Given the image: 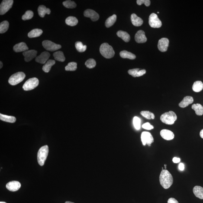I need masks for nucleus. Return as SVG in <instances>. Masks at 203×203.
Returning <instances> with one entry per match:
<instances>
[{
    "instance_id": "1",
    "label": "nucleus",
    "mask_w": 203,
    "mask_h": 203,
    "mask_svg": "<svg viewBox=\"0 0 203 203\" xmlns=\"http://www.w3.org/2000/svg\"><path fill=\"white\" fill-rule=\"evenodd\" d=\"M159 181L161 185L165 189H168L173 183V178L169 171L163 170L159 176Z\"/></svg>"
},
{
    "instance_id": "2",
    "label": "nucleus",
    "mask_w": 203,
    "mask_h": 203,
    "mask_svg": "<svg viewBox=\"0 0 203 203\" xmlns=\"http://www.w3.org/2000/svg\"><path fill=\"white\" fill-rule=\"evenodd\" d=\"M100 52L101 55L107 59L113 58L115 55V52L113 47L107 43H104L101 45Z\"/></svg>"
},
{
    "instance_id": "3",
    "label": "nucleus",
    "mask_w": 203,
    "mask_h": 203,
    "mask_svg": "<svg viewBox=\"0 0 203 203\" xmlns=\"http://www.w3.org/2000/svg\"><path fill=\"white\" fill-rule=\"evenodd\" d=\"M177 119V116L176 114L173 111H171L164 113L160 117V120L162 122L169 125H172L174 124Z\"/></svg>"
},
{
    "instance_id": "4",
    "label": "nucleus",
    "mask_w": 203,
    "mask_h": 203,
    "mask_svg": "<svg viewBox=\"0 0 203 203\" xmlns=\"http://www.w3.org/2000/svg\"><path fill=\"white\" fill-rule=\"evenodd\" d=\"M48 153L49 147L47 145L43 146L39 149L37 153V161L40 166L44 165Z\"/></svg>"
},
{
    "instance_id": "5",
    "label": "nucleus",
    "mask_w": 203,
    "mask_h": 203,
    "mask_svg": "<svg viewBox=\"0 0 203 203\" xmlns=\"http://www.w3.org/2000/svg\"><path fill=\"white\" fill-rule=\"evenodd\" d=\"M25 76V74L24 72H17L10 76L8 80V82L11 85H15L22 82Z\"/></svg>"
},
{
    "instance_id": "6",
    "label": "nucleus",
    "mask_w": 203,
    "mask_h": 203,
    "mask_svg": "<svg viewBox=\"0 0 203 203\" xmlns=\"http://www.w3.org/2000/svg\"><path fill=\"white\" fill-rule=\"evenodd\" d=\"M39 84V79L36 78H33L27 80L23 86L24 90H31L38 86Z\"/></svg>"
},
{
    "instance_id": "7",
    "label": "nucleus",
    "mask_w": 203,
    "mask_h": 203,
    "mask_svg": "<svg viewBox=\"0 0 203 203\" xmlns=\"http://www.w3.org/2000/svg\"><path fill=\"white\" fill-rule=\"evenodd\" d=\"M149 23L150 27L153 28H159L162 27V22L158 16L153 13L149 16Z\"/></svg>"
},
{
    "instance_id": "8",
    "label": "nucleus",
    "mask_w": 203,
    "mask_h": 203,
    "mask_svg": "<svg viewBox=\"0 0 203 203\" xmlns=\"http://www.w3.org/2000/svg\"><path fill=\"white\" fill-rule=\"evenodd\" d=\"M13 0H4L0 5V14L4 15L12 8L13 4Z\"/></svg>"
},
{
    "instance_id": "9",
    "label": "nucleus",
    "mask_w": 203,
    "mask_h": 203,
    "mask_svg": "<svg viewBox=\"0 0 203 203\" xmlns=\"http://www.w3.org/2000/svg\"><path fill=\"white\" fill-rule=\"evenodd\" d=\"M43 47L46 50L50 51H54L61 48L60 44H56L49 40H44L42 42Z\"/></svg>"
},
{
    "instance_id": "10",
    "label": "nucleus",
    "mask_w": 203,
    "mask_h": 203,
    "mask_svg": "<svg viewBox=\"0 0 203 203\" xmlns=\"http://www.w3.org/2000/svg\"><path fill=\"white\" fill-rule=\"evenodd\" d=\"M141 140L143 145L146 144L150 146L151 144L154 142L153 136L150 133L148 132H143L141 135Z\"/></svg>"
},
{
    "instance_id": "11",
    "label": "nucleus",
    "mask_w": 203,
    "mask_h": 203,
    "mask_svg": "<svg viewBox=\"0 0 203 203\" xmlns=\"http://www.w3.org/2000/svg\"><path fill=\"white\" fill-rule=\"evenodd\" d=\"M169 44V40L166 38H163L159 40L158 47L159 50L162 52H165L167 50Z\"/></svg>"
},
{
    "instance_id": "12",
    "label": "nucleus",
    "mask_w": 203,
    "mask_h": 203,
    "mask_svg": "<svg viewBox=\"0 0 203 203\" xmlns=\"http://www.w3.org/2000/svg\"><path fill=\"white\" fill-rule=\"evenodd\" d=\"M84 16L87 17H89L93 21H96L99 18V16L94 10L87 9L84 12Z\"/></svg>"
},
{
    "instance_id": "13",
    "label": "nucleus",
    "mask_w": 203,
    "mask_h": 203,
    "mask_svg": "<svg viewBox=\"0 0 203 203\" xmlns=\"http://www.w3.org/2000/svg\"><path fill=\"white\" fill-rule=\"evenodd\" d=\"M50 53L47 52H43L40 55L37 56L36 61L37 63L44 64H45L50 57Z\"/></svg>"
},
{
    "instance_id": "14",
    "label": "nucleus",
    "mask_w": 203,
    "mask_h": 203,
    "mask_svg": "<svg viewBox=\"0 0 203 203\" xmlns=\"http://www.w3.org/2000/svg\"><path fill=\"white\" fill-rule=\"evenodd\" d=\"M37 53V51L31 50L24 52L23 53V55L24 57V60L26 62H29L36 57Z\"/></svg>"
},
{
    "instance_id": "15",
    "label": "nucleus",
    "mask_w": 203,
    "mask_h": 203,
    "mask_svg": "<svg viewBox=\"0 0 203 203\" xmlns=\"http://www.w3.org/2000/svg\"><path fill=\"white\" fill-rule=\"evenodd\" d=\"M21 187V184L17 181H12L7 184V189L11 191H16L18 190Z\"/></svg>"
},
{
    "instance_id": "16",
    "label": "nucleus",
    "mask_w": 203,
    "mask_h": 203,
    "mask_svg": "<svg viewBox=\"0 0 203 203\" xmlns=\"http://www.w3.org/2000/svg\"><path fill=\"white\" fill-rule=\"evenodd\" d=\"M135 39L136 41L139 43H145L147 40L144 32L142 30H139L136 33Z\"/></svg>"
},
{
    "instance_id": "17",
    "label": "nucleus",
    "mask_w": 203,
    "mask_h": 203,
    "mask_svg": "<svg viewBox=\"0 0 203 203\" xmlns=\"http://www.w3.org/2000/svg\"><path fill=\"white\" fill-rule=\"evenodd\" d=\"M160 135L162 138L167 140H171L174 138V133L169 130H162L160 132Z\"/></svg>"
},
{
    "instance_id": "18",
    "label": "nucleus",
    "mask_w": 203,
    "mask_h": 203,
    "mask_svg": "<svg viewBox=\"0 0 203 203\" xmlns=\"http://www.w3.org/2000/svg\"><path fill=\"white\" fill-rule=\"evenodd\" d=\"M128 73L129 74L134 77H140L144 75L146 73V70L144 69H134L129 70Z\"/></svg>"
},
{
    "instance_id": "19",
    "label": "nucleus",
    "mask_w": 203,
    "mask_h": 203,
    "mask_svg": "<svg viewBox=\"0 0 203 203\" xmlns=\"http://www.w3.org/2000/svg\"><path fill=\"white\" fill-rule=\"evenodd\" d=\"M194 99L192 97L185 96L179 104V106L182 108H184L193 102Z\"/></svg>"
},
{
    "instance_id": "20",
    "label": "nucleus",
    "mask_w": 203,
    "mask_h": 203,
    "mask_svg": "<svg viewBox=\"0 0 203 203\" xmlns=\"http://www.w3.org/2000/svg\"><path fill=\"white\" fill-rule=\"evenodd\" d=\"M28 49L27 45L24 42H21L16 44L13 47V50L16 53L25 52L28 50Z\"/></svg>"
},
{
    "instance_id": "21",
    "label": "nucleus",
    "mask_w": 203,
    "mask_h": 203,
    "mask_svg": "<svg viewBox=\"0 0 203 203\" xmlns=\"http://www.w3.org/2000/svg\"><path fill=\"white\" fill-rule=\"evenodd\" d=\"M132 24L136 27H140L143 24V20L140 17L137 16L135 14H133L131 16Z\"/></svg>"
},
{
    "instance_id": "22",
    "label": "nucleus",
    "mask_w": 203,
    "mask_h": 203,
    "mask_svg": "<svg viewBox=\"0 0 203 203\" xmlns=\"http://www.w3.org/2000/svg\"><path fill=\"white\" fill-rule=\"evenodd\" d=\"M38 12L39 16L41 17H44L46 14H50V10L49 8H47L43 5H40L38 8Z\"/></svg>"
},
{
    "instance_id": "23",
    "label": "nucleus",
    "mask_w": 203,
    "mask_h": 203,
    "mask_svg": "<svg viewBox=\"0 0 203 203\" xmlns=\"http://www.w3.org/2000/svg\"><path fill=\"white\" fill-rule=\"evenodd\" d=\"M193 192L195 196L200 199H203V188L199 186H196L193 189Z\"/></svg>"
},
{
    "instance_id": "24",
    "label": "nucleus",
    "mask_w": 203,
    "mask_h": 203,
    "mask_svg": "<svg viewBox=\"0 0 203 203\" xmlns=\"http://www.w3.org/2000/svg\"><path fill=\"white\" fill-rule=\"evenodd\" d=\"M117 36L126 42H128L130 40V36L128 33L122 30H119L117 33Z\"/></svg>"
},
{
    "instance_id": "25",
    "label": "nucleus",
    "mask_w": 203,
    "mask_h": 203,
    "mask_svg": "<svg viewBox=\"0 0 203 203\" xmlns=\"http://www.w3.org/2000/svg\"><path fill=\"white\" fill-rule=\"evenodd\" d=\"M0 119L2 121L11 123L15 122L16 120V117L14 116L4 115L1 113L0 114Z\"/></svg>"
},
{
    "instance_id": "26",
    "label": "nucleus",
    "mask_w": 203,
    "mask_h": 203,
    "mask_svg": "<svg viewBox=\"0 0 203 203\" xmlns=\"http://www.w3.org/2000/svg\"><path fill=\"white\" fill-rule=\"evenodd\" d=\"M191 108L195 111L196 114L198 116H201L203 114V107L199 104H194Z\"/></svg>"
},
{
    "instance_id": "27",
    "label": "nucleus",
    "mask_w": 203,
    "mask_h": 203,
    "mask_svg": "<svg viewBox=\"0 0 203 203\" xmlns=\"http://www.w3.org/2000/svg\"><path fill=\"white\" fill-rule=\"evenodd\" d=\"M56 63V61L52 59H49L46 62L44 66H43V70L46 73H48L50 70L52 66L54 65Z\"/></svg>"
},
{
    "instance_id": "28",
    "label": "nucleus",
    "mask_w": 203,
    "mask_h": 203,
    "mask_svg": "<svg viewBox=\"0 0 203 203\" xmlns=\"http://www.w3.org/2000/svg\"><path fill=\"white\" fill-rule=\"evenodd\" d=\"M120 56L123 59H134L136 58L135 55L127 50H123L120 52Z\"/></svg>"
},
{
    "instance_id": "29",
    "label": "nucleus",
    "mask_w": 203,
    "mask_h": 203,
    "mask_svg": "<svg viewBox=\"0 0 203 203\" xmlns=\"http://www.w3.org/2000/svg\"><path fill=\"white\" fill-rule=\"evenodd\" d=\"M43 33V30L39 29H35L30 32L28 34V36L30 38H36L40 36Z\"/></svg>"
},
{
    "instance_id": "30",
    "label": "nucleus",
    "mask_w": 203,
    "mask_h": 203,
    "mask_svg": "<svg viewBox=\"0 0 203 203\" xmlns=\"http://www.w3.org/2000/svg\"><path fill=\"white\" fill-rule=\"evenodd\" d=\"M193 91L195 92H199L203 89V84L201 81H196L193 85Z\"/></svg>"
},
{
    "instance_id": "31",
    "label": "nucleus",
    "mask_w": 203,
    "mask_h": 203,
    "mask_svg": "<svg viewBox=\"0 0 203 203\" xmlns=\"http://www.w3.org/2000/svg\"><path fill=\"white\" fill-rule=\"evenodd\" d=\"M117 19V16L114 14L107 19L105 21V26L107 27H111L116 22Z\"/></svg>"
},
{
    "instance_id": "32",
    "label": "nucleus",
    "mask_w": 203,
    "mask_h": 203,
    "mask_svg": "<svg viewBox=\"0 0 203 203\" xmlns=\"http://www.w3.org/2000/svg\"><path fill=\"white\" fill-rule=\"evenodd\" d=\"M66 23L68 25L73 27L77 25L78 23L77 19L75 17L70 16L68 17L66 20Z\"/></svg>"
},
{
    "instance_id": "33",
    "label": "nucleus",
    "mask_w": 203,
    "mask_h": 203,
    "mask_svg": "<svg viewBox=\"0 0 203 203\" xmlns=\"http://www.w3.org/2000/svg\"><path fill=\"white\" fill-rule=\"evenodd\" d=\"M53 56H54L55 59L59 61L64 62L66 59L63 52L61 51H58L54 53Z\"/></svg>"
},
{
    "instance_id": "34",
    "label": "nucleus",
    "mask_w": 203,
    "mask_h": 203,
    "mask_svg": "<svg viewBox=\"0 0 203 203\" xmlns=\"http://www.w3.org/2000/svg\"><path fill=\"white\" fill-rule=\"evenodd\" d=\"M9 27V24L8 21H4L1 23L0 24V33L1 34L5 33L8 30Z\"/></svg>"
},
{
    "instance_id": "35",
    "label": "nucleus",
    "mask_w": 203,
    "mask_h": 203,
    "mask_svg": "<svg viewBox=\"0 0 203 203\" xmlns=\"http://www.w3.org/2000/svg\"><path fill=\"white\" fill-rule=\"evenodd\" d=\"M141 114L143 116L145 117L147 119H154L155 118V115L153 113L148 111H143L141 112Z\"/></svg>"
},
{
    "instance_id": "36",
    "label": "nucleus",
    "mask_w": 203,
    "mask_h": 203,
    "mask_svg": "<svg viewBox=\"0 0 203 203\" xmlns=\"http://www.w3.org/2000/svg\"><path fill=\"white\" fill-rule=\"evenodd\" d=\"M75 45L77 50L80 53H82V52L85 51L86 50L87 46L84 45L81 41H77L75 43Z\"/></svg>"
},
{
    "instance_id": "37",
    "label": "nucleus",
    "mask_w": 203,
    "mask_h": 203,
    "mask_svg": "<svg viewBox=\"0 0 203 203\" xmlns=\"http://www.w3.org/2000/svg\"><path fill=\"white\" fill-rule=\"evenodd\" d=\"M77 63L75 62H70L68 63L67 66L65 67V70L66 71H74L76 70L77 69Z\"/></svg>"
},
{
    "instance_id": "38",
    "label": "nucleus",
    "mask_w": 203,
    "mask_h": 203,
    "mask_svg": "<svg viewBox=\"0 0 203 203\" xmlns=\"http://www.w3.org/2000/svg\"><path fill=\"white\" fill-rule=\"evenodd\" d=\"M64 6L68 8H74L76 7V4L74 1H66L63 3Z\"/></svg>"
},
{
    "instance_id": "39",
    "label": "nucleus",
    "mask_w": 203,
    "mask_h": 203,
    "mask_svg": "<svg viewBox=\"0 0 203 203\" xmlns=\"http://www.w3.org/2000/svg\"><path fill=\"white\" fill-rule=\"evenodd\" d=\"M85 66L89 69H92L95 67L96 66V62L93 59H88L85 62Z\"/></svg>"
},
{
    "instance_id": "40",
    "label": "nucleus",
    "mask_w": 203,
    "mask_h": 203,
    "mask_svg": "<svg viewBox=\"0 0 203 203\" xmlns=\"http://www.w3.org/2000/svg\"><path fill=\"white\" fill-rule=\"evenodd\" d=\"M34 16V13L30 10H28L22 16V19L24 20H30L33 18Z\"/></svg>"
},
{
    "instance_id": "41",
    "label": "nucleus",
    "mask_w": 203,
    "mask_h": 203,
    "mask_svg": "<svg viewBox=\"0 0 203 203\" xmlns=\"http://www.w3.org/2000/svg\"><path fill=\"white\" fill-rule=\"evenodd\" d=\"M133 124L136 130H140L141 127V120L139 117H135L133 119Z\"/></svg>"
},
{
    "instance_id": "42",
    "label": "nucleus",
    "mask_w": 203,
    "mask_h": 203,
    "mask_svg": "<svg viewBox=\"0 0 203 203\" xmlns=\"http://www.w3.org/2000/svg\"><path fill=\"white\" fill-rule=\"evenodd\" d=\"M137 3L139 5H142L144 4L146 7H149L150 4V1L149 0H137Z\"/></svg>"
},
{
    "instance_id": "43",
    "label": "nucleus",
    "mask_w": 203,
    "mask_h": 203,
    "mask_svg": "<svg viewBox=\"0 0 203 203\" xmlns=\"http://www.w3.org/2000/svg\"><path fill=\"white\" fill-rule=\"evenodd\" d=\"M142 127L143 128L148 130H151L152 129L154 128V127L149 122L145 123V124H143Z\"/></svg>"
},
{
    "instance_id": "44",
    "label": "nucleus",
    "mask_w": 203,
    "mask_h": 203,
    "mask_svg": "<svg viewBox=\"0 0 203 203\" xmlns=\"http://www.w3.org/2000/svg\"><path fill=\"white\" fill-rule=\"evenodd\" d=\"M167 203H179V202L175 199L170 198L168 200Z\"/></svg>"
},
{
    "instance_id": "45",
    "label": "nucleus",
    "mask_w": 203,
    "mask_h": 203,
    "mask_svg": "<svg viewBox=\"0 0 203 203\" xmlns=\"http://www.w3.org/2000/svg\"><path fill=\"white\" fill-rule=\"evenodd\" d=\"M181 159L179 158L174 157L173 159V162L174 163H178L180 162Z\"/></svg>"
},
{
    "instance_id": "46",
    "label": "nucleus",
    "mask_w": 203,
    "mask_h": 203,
    "mask_svg": "<svg viewBox=\"0 0 203 203\" xmlns=\"http://www.w3.org/2000/svg\"><path fill=\"white\" fill-rule=\"evenodd\" d=\"M179 170L181 171H183L184 169V164L182 163H181L179 164Z\"/></svg>"
},
{
    "instance_id": "47",
    "label": "nucleus",
    "mask_w": 203,
    "mask_h": 203,
    "mask_svg": "<svg viewBox=\"0 0 203 203\" xmlns=\"http://www.w3.org/2000/svg\"><path fill=\"white\" fill-rule=\"evenodd\" d=\"M200 136L203 139V129L202 130L200 133Z\"/></svg>"
},
{
    "instance_id": "48",
    "label": "nucleus",
    "mask_w": 203,
    "mask_h": 203,
    "mask_svg": "<svg viewBox=\"0 0 203 203\" xmlns=\"http://www.w3.org/2000/svg\"><path fill=\"white\" fill-rule=\"evenodd\" d=\"M0 64H1V66H0V69H1V68L2 67L3 63L1 61V62H0Z\"/></svg>"
},
{
    "instance_id": "49",
    "label": "nucleus",
    "mask_w": 203,
    "mask_h": 203,
    "mask_svg": "<svg viewBox=\"0 0 203 203\" xmlns=\"http://www.w3.org/2000/svg\"><path fill=\"white\" fill-rule=\"evenodd\" d=\"M65 203H74L71 202L69 201H67Z\"/></svg>"
},
{
    "instance_id": "50",
    "label": "nucleus",
    "mask_w": 203,
    "mask_h": 203,
    "mask_svg": "<svg viewBox=\"0 0 203 203\" xmlns=\"http://www.w3.org/2000/svg\"><path fill=\"white\" fill-rule=\"evenodd\" d=\"M166 166H167V165L166 164H164V167H165V169H166Z\"/></svg>"
},
{
    "instance_id": "51",
    "label": "nucleus",
    "mask_w": 203,
    "mask_h": 203,
    "mask_svg": "<svg viewBox=\"0 0 203 203\" xmlns=\"http://www.w3.org/2000/svg\"><path fill=\"white\" fill-rule=\"evenodd\" d=\"M0 203H7L5 202H0Z\"/></svg>"
},
{
    "instance_id": "52",
    "label": "nucleus",
    "mask_w": 203,
    "mask_h": 203,
    "mask_svg": "<svg viewBox=\"0 0 203 203\" xmlns=\"http://www.w3.org/2000/svg\"><path fill=\"white\" fill-rule=\"evenodd\" d=\"M157 13H159V12H158Z\"/></svg>"
}]
</instances>
